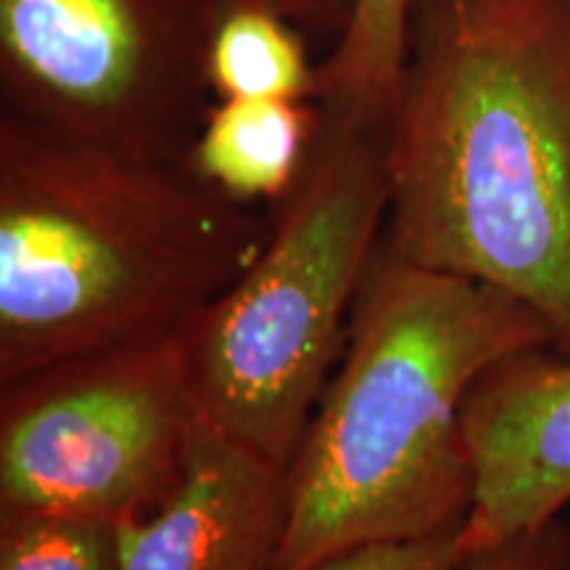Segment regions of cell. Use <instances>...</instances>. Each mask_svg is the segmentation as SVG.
I'll list each match as a JSON object with an SVG mask.
<instances>
[{
	"mask_svg": "<svg viewBox=\"0 0 570 570\" xmlns=\"http://www.w3.org/2000/svg\"><path fill=\"white\" fill-rule=\"evenodd\" d=\"M475 487L468 552L562 518L570 504V356L550 346L491 365L465 402Z\"/></svg>",
	"mask_w": 570,
	"mask_h": 570,
	"instance_id": "obj_7",
	"label": "cell"
},
{
	"mask_svg": "<svg viewBox=\"0 0 570 570\" xmlns=\"http://www.w3.org/2000/svg\"><path fill=\"white\" fill-rule=\"evenodd\" d=\"M0 570H119L117 525L46 512H0Z\"/></svg>",
	"mask_w": 570,
	"mask_h": 570,
	"instance_id": "obj_12",
	"label": "cell"
},
{
	"mask_svg": "<svg viewBox=\"0 0 570 570\" xmlns=\"http://www.w3.org/2000/svg\"><path fill=\"white\" fill-rule=\"evenodd\" d=\"M320 109L281 98H219L206 114L190 164L235 202H281L302 175Z\"/></svg>",
	"mask_w": 570,
	"mask_h": 570,
	"instance_id": "obj_9",
	"label": "cell"
},
{
	"mask_svg": "<svg viewBox=\"0 0 570 570\" xmlns=\"http://www.w3.org/2000/svg\"><path fill=\"white\" fill-rule=\"evenodd\" d=\"M377 248L512 296L570 356V0H412Z\"/></svg>",
	"mask_w": 570,
	"mask_h": 570,
	"instance_id": "obj_1",
	"label": "cell"
},
{
	"mask_svg": "<svg viewBox=\"0 0 570 570\" xmlns=\"http://www.w3.org/2000/svg\"><path fill=\"white\" fill-rule=\"evenodd\" d=\"M273 219L190 161L0 117V386L175 336L225 294Z\"/></svg>",
	"mask_w": 570,
	"mask_h": 570,
	"instance_id": "obj_2",
	"label": "cell"
},
{
	"mask_svg": "<svg viewBox=\"0 0 570 570\" xmlns=\"http://www.w3.org/2000/svg\"><path fill=\"white\" fill-rule=\"evenodd\" d=\"M412 0H354L331 56L317 67L320 109L394 117L410 48Z\"/></svg>",
	"mask_w": 570,
	"mask_h": 570,
	"instance_id": "obj_11",
	"label": "cell"
},
{
	"mask_svg": "<svg viewBox=\"0 0 570 570\" xmlns=\"http://www.w3.org/2000/svg\"><path fill=\"white\" fill-rule=\"evenodd\" d=\"M277 9L288 21L306 24L315 32H327L341 38L352 17L354 0H262Z\"/></svg>",
	"mask_w": 570,
	"mask_h": 570,
	"instance_id": "obj_15",
	"label": "cell"
},
{
	"mask_svg": "<svg viewBox=\"0 0 570 570\" xmlns=\"http://www.w3.org/2000/svg\"><path fill=\"white\" fill-rule=\"evenodd\" d=\"M230 0H0L3 111L67 138L190 161Z\"/></svg>",
	"mask_w": 570,
	"mask_h": 570,
	"instance_id": "obj_6",
	"label": "cell"
},
{
	"mask_svg": "<svg viewBox=\"0 0 570 570\" xmlns=\"http://www.w3.org/2000/svg\"><path fill=\"white\" fill-rule=\"evenodd\" d=\"M344 352L285 468L273 570L462 525L473 502L465 402L491 365L550 346L525 304L377 248Z\"/></svg>",
	"mask_w": 570,
	"mask_h": 570,
	"instance_id": "obj_3",
	"label": "cell"
},
{
	"mask_svg": "<svg viewBox=\"0 0 570 570\" xmlns=\"http://www.w3.org/2000/svg\"><path fill=\"white\" fill-rule=\"evenodd\" d=\"M458 570H570V525L554 518L502 544L468 552Z\"/></svg>",
	"mask_w": 570,
	"mask_h": 570,
	"instance_id": "obj_14",
	"label": "cell"
},
{
	"mask_svg": "<svg viewBox=\"0 0 570 570\" xmlns=\"http://www.w3.org/2000/svg\"><path fill=\"white\" fill-rule=\"evenodd\" d=\"M283 529L285 468L202 423L173 494L117 525L119 570H273Z\"/></svg>",
	"mask_w": 570,
	"mask_h": 570,
	"instance_id": "obj_8",
	"label": "cell"
},
{
	"mask_svg": "<svg viewBox=\"0 0 570 570\" xmlns=\"http://www.w3.org/2000/svg\"><path fill=\"white\" fill-rule=\"evenodd\" d=\"M389 135L391 119L320 109L259 254L180 331L204 423L277 468L302 444L381 246Z\"/></svg>",
	"mask_w": 570,
	"mask_h": 570,
	"instance_id": "obj_4",
	"label": "cell"
},
{
	"mask_svg": "<svg viewBox=\"0 0 570 570\" xmlns=\"http://www.w3.org/2000/svg\"><path fill=\"white\" fill-rule=\"evenodd\" d=\"M462 558V525H454L425 539L356 547L333 554L309 570H458Z\"/></svg>",
	"mask_w": 570,
	"mask_h": 570,
	"instance_id": "obj_13",
	"label": "cell"
},
{
	"mask_svg": "<svg viewBox=\"0 0 570 570\" xmlns=\"http://www.w3.org/2000/svg\"><path fill=\"white\" fill-rule=\"evenodd\" d=\"M209 82L219 98L315 101L317 69L294 21L262 0H230L212 35Z\"/></svg>",
	"mask_w": 570,
	"mask_h": 570,
	"instance_id": "obj_10",
	"label": "cell"
},
{
	"mask_svg": "<svg viewBox=\"0 0 570 570\" xmlns=\"http://www.w3.org/2000/svg\"><path fill=\"white\" fill-rule=\"evenodd\" d=\"M202 423L180 333L35 370L0 386V512L146 518Z\"/></svg>",
	"mask_w": 570,
	"mask_h": 570,
	"instance_id": "obj_5",
	"label": "cell"
}]
</instances>
